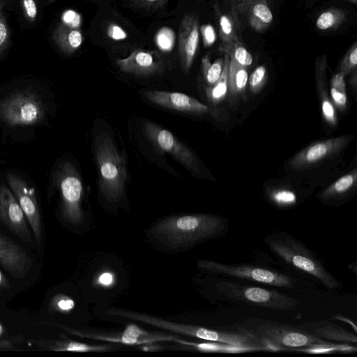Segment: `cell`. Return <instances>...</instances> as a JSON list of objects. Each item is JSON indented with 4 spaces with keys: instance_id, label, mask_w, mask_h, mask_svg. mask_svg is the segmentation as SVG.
<instances>
[{
    "instance_id": "f35d334b",
    "label": "cell",
    "mask_w": 357,
    "mask_h": 357,
    "mask_svg": "<svg viewBox=\"0 0 357 357\" xmlns=\"http://www.w3.org/2000/svg\"><path fill=\"white\" fill-rule=\"evenodd\" d=\"M201 32L206 46H210L216 40V34L213 27L210 24L204 25L201 28Z\"/></svg>"
},
{
    "instance_id": "ac0fdd59",
    "label": "cell",
    "mask_w": 357,
    "mask_h": 357,
    "mask_svg": "<svg viewBox=\"0 0 357 357\" xmlns=\"http://www.w3.org/2000/svg\"><path fill=\"white\" fill-rule=\"evenodd\" d=\"M299 326L317 337L330 342L355 345L357 343L356 333L353 334L327 320L305 323Z\"/></svg>"
},
{
    "instance_id": "ba28073f",
    "label": "cell",
    "mask_w": 357,
    "mask_h": 357,
    "mask_svg": "<svg viewBox=\"0 0 357 357\" xmlns=\"http://www.w3.org/2000/svg\"><path fill=\"white\" fill-rule=\"evenodd\" d=\"M56 183L61 194L63 216L73 225L80 223L83 219L81 207L83 186L72 164L66 162L61 165L56 174Z\"/></svg>"
},
{
    "instance_id": "4316f807",
    "label": "cell",
    "mask_w": 357,
    "mask_h": 357,
    "mask_svg": "<svg viewBox=\"0 0 357 357\" xmlns=\"http://www.w3.org/2000/svg\"><path fill=\"white\" fill-rule=\"evenodd\" d=\"M112 349V346L108 344L93 345L78 342L65 341L58 342L54 349L77 352H102Z\"/></svg>"
},
{
    "instance_id": "7402d4cb",
    "label": "cell",
    "mask_w": 357,
    "mask_h": 357,
    "mask_svg": "<svg viewBox=\"0 0 357 357\" xmlns=\"http://www.w3.org/2000/svg\"><path fill=\"white\" fill-rule=\"evenodd\" d=\"M248 82V73L247 67L241 66L234 60L230 59L228 91L231 100L234 101L237 98L243 94Z\"/></svg>"
},
{
    "instance_id": "ab89813d",
    "label": "cell",
    "mask_w": 357,
    "mask_h": 357,
    "mask_svg": "<svg viewBox=\"0 0 357 357\" xmlns=\"http://www.w3.org/2000/svg\"><path fill=\"white\" fill-rule=\"evenodd\" d=\"M132 2L139 6L146 9H155L163 6L169 0H132Z\"/></svg>"
},
{
    "instance_id": "5bb4252c",
    "label": "cell",
    "mask_w": 357,
    "mask_h": 357,
    "mask_svg": "<svg viewBox=\"0 0 357 357\" xmlns=\"http://www.w3.org/2000/svg\"><path fill=\"white\" fill-rule=\"evenodd\" d=\"M178 52L184 72L191 68L197 51L199 31L197 18L192 15H185L178 29Z\"/></svg>"
},
{
    "instance_id": "d6986e66",
    "label": "cell",
    "mask_w": 357,
    "mask_h": 357,
    "mask_svg": "<svg viewBox=\"0 0 357 357\" xmlns=\"http://www.w3.org/2000/svg\"><path fill=\"white\" fill-rule=\"evenodd\" d=\"M52 39L61 52L68 54L75 52L83 40L80 30L75 25L66 22L59 24L54 28Z\"/></svg>"
},
{
    "instance_id": "ffe728a7",
    "label": "cell",
    "mask_w": 357,
    "mask_h": 357,
    "mask_svg": "<svg viewBox=\"0 0 357 357\" xmlns=\"http://www.w3.org/2000/svg\"><path fill=\"white\" fill-rule=\"evenodd\" d=\"M252 27L261 31L273 20V14L265 0H245L241 5Z\"/></svg>"
},
{
    "instance_id": "8d00e7d4",
    "label": "cell",
    "mask_w": 357,
    "mask_h": 357,
    "mask_svg": "<svg viewBox=\"0 0 357 357\" xmlns=\"http://www.w3.org/2000/svg\"><path fill=\"white\" fill-rule=\"evenodd\" d=\"M116 281L115 274L108 270L99 273L95 278V284L102 287H110L114 285Z\"/></svg>"
},
{
    "instance_id": "7a4b0ae2",
    "label": "cell",
    "mask_w": 357,
    "mask_h": 357,
    "mask_svg": "<svg viewBox=\"0 0 357 357\" xmlns=\"http://www.w3.org/2000/svg\"><path fill=\"white\" fill-rule=\"evenodd\" d=\"M227 219L211 214L170 216L155 225L153 235L172 248L188 247L225 235Z\"/></svg>"
},
{
    "instance_id": "60d3db41",
    "label": "cell",
    "mask_w": 357,
    "mask_h": 357,
    "mask_svg": "<svg viewBox=\"0 0 357 357\" xmlns=\"http://www.w3.org/2000/svg\"><path fill=\"white\" fill-rule=\"evenodd\" d=\"M107 33L114 40H123L127 37L126 33L116 24H111L109 26Z\"/></svg>"
},
{
    "instance_id": "6da1fadb",
    "label": "cell",
    "mask_w": 357,
    "mask_h": 357,
    "mask_svg": "<svg viewBox=\"0 0 357 357\" xmlns=\"http://www.w3.org/2000/svg\"><path fill=\"white\" fill-rule=\"evenodd\" d=\"M236 331L259 340L268 351H356V345L330 342L317 337L300 326L268 319H247L236 325Z\"/></svg>"
},
{
    "instance_id": "83f0119b",
    "label": "cell",
    "mask_w": 357,
    "mask_h": 357,
    "mask_svg": "<svg viewBox=\"0 0 357 357\" xmlns=\"http://www.w3.org/2000/svg\"><path fill=\"white\" fill-rule=\"evenodd\" d=\"M344 20V12L338 8H331L321 13L316 20L320 30H328L339 26Z\"/></svg>"
},
{
    "instance_id": "7bdbcfd3",
    "label": "cell",
    "mask_w": 357,
    "mask_h": 357,
    "mask_svg": "<svg viewBox=\"0 0 357 357\" xmlns=\"http://www.w3.org/2000/svg\"><path fill=\"white\" fill-rule=\"evenodd\" d=\"M335 318L336 319H338V320H342V321H343L344 322L347 321L350 326L354 327V330L355 333H356V325L354 324L349 319L343 317L342 316H335Z\"/></svg>"
},
{
    "instance_id": "7c38bea8",
    "label": "cell",
    "mask_w": 357,
    "mask_h": 357,
    "mask_svg": "<svg viewBox=\"0 0 357 357\" xmlns=\"http://www.w3.org/2000/svg\"><path fill=\"white\" fill-rule=\"evenodd\" d=\"M8 185L27 218L34 237L39 244L42 240L40 211L34 190L21 178L13 173L7 176Z\"/></svg>"
},
{
    "instance_id": "836d02e7",
    "label": "cell",
    "mask_w": 357,
    "mask_h": 357,
    "mask_svg": "<svg viewBox=\"0 0 357 357\" xmlns=\"http://www.w3.org/2000/svg\"><path fill=\"white\" fill-rule=\"evenodd\" d=\"M357 66V45L354 43L343 58L340 66V71L344 76L348 75L350 73L355 71Z\"/></svg>"
},
{
    "instance_id": "2e32d148",
    "label": "cell",
    "mask_w": 357,
    "mask_h": 357,
    "mask_svg": "<svg viewBox=\"0 0 357 357\" xmlns=\"http://www.w3.org/2000/svg\"><path fill=\"white\" fill-rule=\"evenodd\" d=\"M0 263L15 278H22L32 266L26 251L0 232Z\"/></svg>"
},
{
    "instance_id": "bcb514c9",
    "label": "cell",
    "mask_w": 357,
    "mask_h": 357,
    "mask_svg": "<svg viewBox=\"0 0 357 357\" xmlns=\"http://www.w3.org/2000/svg\"><path fill=\"white\" fill-rule=\"evenodd\" d=\"M351 1L354 2V3L356 1V0H351Z\"/></svg>"
},
{
    "instance_id": "f546056e",
    "label": "cell",
    "mask_w": 357,
    "mask_h": 357,
    "mask_svg": "<svg viewBox=\"0 0 357 357\" xmlns=\"http://www.w3.org/2000/svg\"><path fill=\"white\" fill-rule=\"evenodd\" d=\"M223 59H218L213 63H211L208 56H205L202 61V71L207 86H212L219 79L223 68Z\"/></svg>"
},
{
    "instance_id": "484cf974",
    "label": "cell",
    "mask_w": 357,
    "mask_h": 357,
    "mask_svg": "<svg viewBox=\"0 0 357 357\" xmlns=\"http://www.w3.org/2000/svg\"><path fill=\"white\" fill-rule=\"evenodd\" d=\"M331 96L333 104L340 109H344L347 103L344 75L338 72L331 81Z\"/></svg>"
},
{
    "instance_id": "5b68a950",
    "label": "cell",
    "mask_w": 357,
    "mask_h": 357,
    "mask_svg": "<svg viewBox=\"0 0 357 357\" xmlns=\"http://www.w3.org/2000/svg\"><path fill=\"white\" fill-rule=\"evenodd\" d=\"M214 287L220 297L256 307L290 311L300 304L298 300L282 292L260 287L241 284L229 280H219Z\"/></svg>"
},
{
    "instance_id": "cb8c5ba5",
    "label": "cell",
    "mask_w": 357,
    "mask_h": 357,
    "mask_svg": "<svg viewBox=\"0 0 357 357\" xmlns=\"http://www.w3.org/2000/svg\"><path fill=\"white\" fill-rule=\"evenodd\" d=\"M222 73L217 82L212 86L206 88V95L208 100L217 105L223 100L228 93V76L230 59L225 54Z\"/></svg>"
},
{
    "instance_id": "4fadbf2b",
    "label": "cell",
    "mask_w": 357,
    "mask_h": 357,
    "mask_svg": "<svg viewBox=\"0 0 357 357\" xmlns=\"http://www.w3.org/2000/svg\"><path fill=\"white\" fill-rule=\"evenodd\" d=\"M26 216L13 192L0 185V220L15 235L30 242L31 234L26 225Z\"/></svg>"
},
{
    "instance_id": "9a60e30c",
    "label": "cell",
    "mask_w": 357,
    "mask_h": 357,
    "mask_svg": "<svg viewBox=\"0 0 357 357\" xmlns=\"http://www.w3.org/2000/svg\"><path fill=\"white\" fill-rule=\"evenodd\" d=\"M144 95L151 102L171 109L195 114L211 112L207 105L182 93L153 90L146 91Z\"/></svg>"
},
{
    "instance_id": "74e56055",
    "label": "cell",
    "mask_w": 357,
    "mask_h": 357,
    "mask_svg": "<svg viewBox=\"0 0 357 357\" xmlns=\"http://www.w3.org/2000/svg\"><path fill=\"white\" fill-rule=\"evenodd\" d=\"M158 46L164 50H169L173 45V33L167 29H162L156 37Z\"/></svg>"
},
{
    "instance_id": "4dcf8cb0",
    "label": "cell",
    "mask_w": 357,
    "mask_h": 357,
    "mask_svg": "<svg viewBox=\"0 0 357 357\" xmlns=\"http://www.w3.org/2000/svg\"><path fill=\"white\" fill-rule=\"evenodd\" d=\"M268 196L271 202L279 208H289L297 202L296 195L287 189L274 190L269 193Z\"/></svg>"
},
{
    "instance_id": "e0dca14e",
    "label": "cell",
    "mask_w": 357,
    "mask_h": 357,
    "mask_svg": "<svg viewBox=\"0 0 357 357\" xmlns=\"http://www.w3.org/2000/svg\"><path fill=\"white\" fill-rule=\"evenodd\" d=\"M116 64L123 72L136 75H150L160 71L162 63L155 59L151 52L135 50L128 57L116 60Z\"/></svg>"
},
{
    "instance_id": "9c48e42d",
    "label": "cell",
    "mask_w": 357,
    "mask_h": 357,
    "mask_svg": "<svg viewBox=\"0 0 357 357\" xmlns=\"http://www.w3.org/2000/svg\"><path fill=\"white\" fill-rule=\"evenodd\" d=\"M69 333L93 340L131 345L149 344L157 342H175L180 343V338L171 335L146 331L135 324H129L123 332L99 333L79 331L59 325Z\"/></svg>"
},
{
    "instance_id": "8992f818",
    "label": "cell",
    "mask_w": 357,
    "mask_h": 357,
    "mask_svg": "<svg viewBox=\"0 0 357 357\" xmlns=\"http://www.w3.org/2000/svg\"><path fill=\"white\" fill-rule=\"evenodd\" d=\"M197 265L200 269L225 277L243 279L288 289H296L298 287L294 278L264 267L248 264H228L203 259L199 260Z\"/></svg>"
},
{
    "instance_id": "277c9868",
    "label": "cell",
    "mask_w": 357,
    "mask_h": 357,
    "mask_svg": "<svg viewBox=\"0 0 357 357\" xmlns=\"http://www.w3.org/2000/svg\"><path fill=\"white\" fill-rule=\"evenodd\" d=\"M100 174V189L109 202L121 199L127 177L126 163L107 133H101L95 146Z\"/></svg>"
},
{
    "instance_id": "1f68e13d",
    "label": "cell",
    "mask_w": 357,
    "mask_h": 357,
    "mask_svg": "<svg viewBox=\"0 0 357 357\" xmlns=\"http://www.w3.org/2000/svg\"><path fill=\"white\" fill-rule=\"evenodd\" d=\"M19 3L26 22L35 23L39 16V0H19Z\"/></svg>"
},
{
    "instance_id": "8fae6325",
    "label": "cell",
    "mask_w": 357,
    "mask_h": 357,
    "mask_svg": "<svg viewBox=\"0 0 357 357\" xmlns=\"http://www.w3.org/2000/svg\"><path fill=\"white\" fill-rule=\"evenodd\" d=\"M351 139L343 135L312 143L293 156L289 165L296 169L311 167L341 151Z\"/></svg>"
},
{
    "instance_id": "e575fe53",
    "label": "cell",
    "mask_w": 357,
    "mask_h": 357,
    "mask_svg": "<svg viewBox=\"0 0 357 357\" xmlns=\"http://www.w3.org/2000/svg\"><path fill=\"white\" fill-rule=\"evenodd\" d=\"M75 301L65 294L55 295L51 301V308L61 313H68L75 307Z\"/></svg>"
},
{
    "instance_id": "ee69618b",
    "label": "cell",
    "mask_w": 357,
    "mask_h": 357,
    "mask_svg": "<svg viewBox=\"0 0 357 357\" xmlns=\"http://www.w3.org/2000/svg\"><path fill=\"white\" fill-rule=\"evenodd\" d=\"M3 328L2 326V325L0 324V336L3 334Z\"/></svg>"
},
{
    "instance_id": "f6af8a7d",
    "label": "cell",
    "mask_w": 357,
    "mask_h": 357,
    "mask_svg": "<svg viewBox=\"0 0 357 357\" xmlns=\"http://www.w3.org/2000/svg\"><path fill=\"white\" fill-rule=\"evenodd\" d=\"M56 0H47V4L52 3V2L55 1Z\"/></svg>"
},
{
    "instance_id": "52a82bcc",
    "label": "cell",
    "mask_w": 357,
    "mask_h": 357,
    "mask_svg": "<svg viewBox=\"0 0 357 357\" xmlns=\"http://www.w3.org/2000/svg\"><path fill=\"white\" fill-rule=\"evenodd\" d=\"M45 114L43 101L31 91H18L0 99V119L10 126L36 124Z\"/></svg>"
},
{
    "instance_id": "3957f363",
    "label": "cell",
    "mask_w": 357,
    "mask_h": 357,
    "mask_svg": "<svg viewBox=\"0 0 357 357\" xmlns=\"http://www.w3.org/2000/svg\"><path fill=\"white\" fill-rule=\"evenodd\" d=\"M264 243L284 263L312 277L331 290L342 288V284L329 272L320 259L305 244L285 231L268 234Z\"/></svg>"
},
{
    "instance_id": "44dd1931",
    "label": "cell",
    "mask_w": 357,
    "mask_h": 357,
    "mask_svg": "<svg viewBox=\"0 0 357 357\" xmlns=\"http://www.w3.org/2000/svg\"><path fill=\"white\" fill-rule=\"evenodd\" d=\"M13 0H0V61L6 55L12 41V28L10 13Z\"/></svg>"
},
{
    "instance_id": "d590c367",
    "label": "cell",
    "mask_w": 357,
    "mask_h": 357,
    "mask_svg": "<svg viewBox=\"0 0 357 357\" xmlns=\"http://www.w3.org/2000/svg\"><path fill=\"white\" fill-rule=\"evenodd\" d=\"M220 27L222 38L229 43L235 40L233 24L229 17L226 15H222L220 18Z\"/></svg>"
},
{
    "instance_id": "f1b7e54d",
    "label": "cell",
    "mask_w": 357,
    "mask_h": 357,
    "mask_svg": "<svg viewBox=\"0 0 357 357\" xmlns=\"http://www.w3.org/2000/svg\"><path fill=\"white\" fill-rule=\"evenodd\" d=\"M223 51L230 59L244 67L250 66L252 63L251 54L241 45L234 41L227 43L223 47Z\"/></svg>"
},
{
    "instance_id": "30bf717a",
    "label": "cell",
    "mask_w": 357,
    "mask_h": 357,
    "mask_svg": "<svg viewBox=\"0 0 357 357\" xmlns=\"http://www.w3.org/2000/svg\"><path fill=\"white\" fill-rule=\"evenodd\" d=\"M143 130L146 137L155 146L172 155L189 171L199 172V164L195 155L171 132L150 121L144 122Z\"/></svg>"
},
{
    "instance_id": "b9f144b4",
    "label": "cell",
    "mask_w": 357,
    "mask_h": 357,
    "mask_svg": "<svg viewBox=\"0 0 357 357\" xmlns=\"http://www.w3.org/2000/svg\"><path fill=\"white\" fill-rule=\"evenodd\" d=\"M9 287V284L7 278L3 275L2 272L0 271V289L6 288Z\"/></svg>"
},
{
    "instance_id": "603a6c76",
    "label": "cell",
    "mask_w": 357,
    "mask_h": 357,
    "mask_svg": "<svg viewBox=\"0 0 357 357\" xmlns=\"http://www.w3.org/2000/svg\"><path fill=\"white\" fill-rule=\"evenodd\" d=\"M356 181L357 170L354 169L324 190L320 193L319 198L324 202L340 198L356 185Z\"/></svg>"
},
{
    "instance_id": "d6a6232c",
    "label": "cell",
    "mask_w": 357,
    "mask_h": 357,
    "mask_svg": "<svg viewBox=\"0 0 357 357\" xmlns=\"http://www.w3.org/2000/svg\"><path fill=\"white\" fill-rule=\"evenodd\" d=\"M267 79L266 69L264 66H260L255 69L248 77V82L250 91L252 93H258L264 86Z\"/></svg>"
},
{
    "instance_id": "d4e9b609",
    "label": "cell",
    "mask_w": 357,
    "mask_h": 357,
    "mask_svg": "<svg viewBox=\"0 0 357 357\" xmlns=\"http://www.w3.org/2000/svg\"><path fill=\"white\" fill-rule=\"evenodd\" d=\"M323 78L324 77H321L317 71V84L321 100V112L326 121L331 126H335L337 123L336 112L334 105L330 100L325 86H324Z\"/></svg>"
}]
</instances>
